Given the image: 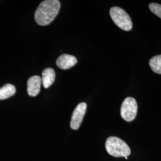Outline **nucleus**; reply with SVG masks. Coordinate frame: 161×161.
Masks as SVG:
<instances>
[{
    "label": "nucleus",
    "mask_w": 161,
    "mask_h": 161,
    "mask_svg": "<svg viewBox=\"0 0 161 161\" xmlns=\"http://www.w3.org/2000/svg\"><path fill=\"white\" fill-rule=\"evenodd\" d=\"M60 3L58 0H46L41 3L35 13V20L41 26L52 23L60 10Z\"/></svg>",
    "instance_id": "nucleus-1"
},
{
    "label": "nucleus",
    "mask_w": 161,
    "mask_h": 161,
    "mask_svg": "<svg viewBox=\"0 0 161 161\" xmlns=\"http://www.w3.org/2000/svg\"><path fill=\"white\" fill-rule=\"evenodd\" d=\"M105 147L108 153L114 157H125L131 154L128 145L121 138L109 137L106 140Z\"/></svg>",
    "instance_id": "nucleus-2"
},
{
    "label": "nucleus",
    "mask_w": 161,
    "mask_h": 161,
    "mask_svg": "<svg viewBox=\"0 0 161 161\" xmlns=\"http://www.w3.org/2000/svg\"><path fill=\"white\" fill-rule=\"evenodd\" d=\"M110 15L114 22L121 29L129 31L132 28V22L130 16L124 10L119 7H112Z\"/></svg>",
    "instance_id": "nucleus-3"
},
{
    "label": "nucleus",
    "mask_w": 161,
    "mask_h": 161,
    "mask_svg": "<svg viewBox=\"0 0 161 161\" xmlns=\"http://www.w3.org/2000/svg\"><path fill=\"white\" fill-rule=\"evenodd\" d=\"M138 106L134 98L127 97L122 102L121 108L122 118L127 122L133 121L137 114Z\"/></svg>",
    "instance_id": "nucleus-4"
},
{
    "label": "nucleus",
    "mask_w": 161,
    "mask_h": 161,
    "mask_svg": "<svg viewBox=\"0 0 161 161\" xmlns=\"http://www.w3.org/2000/svg\"><path fill=\"white\" fill-rule=\"evenodd\" d=\"M86 103H80L75 108L70 120V127L72 129L75 130L79 129L86 114Z\"/></svg>",
    "instance_id": "nucleus-5"
},
{
    "label": "nucleus",
    "mask_w": 161,
    "mask_h": 161,
    "mask_svg": "<svg viewBox=\"0 0 161 161\" xmlns=\"http://www.w3.org/2000/svg\"><path fill=\"white\" fill-rule=\"evenodd\" d=\"M42 80L40 76L35 75L29 78L27 82V92L30 96H37L41 90Z\"/></svg>",
    "instance_id": "nucleus-6"
},
{
    "label": "nucleus",
    "mask_w": 161,
    "mask_h": 161,
    "mask_svg": "<svg viewBox=\"0 0 161 161\" xmlns=\"http://www.w3.org/2000/svg\"><path fill=\"white\" fill-rule=\"evenodd\" d=\"M77 62V58L75 56L68 54H64L58 58L56 60V64L59 68L66 70L74 66Z\"/></svg>",
    "instance_id": "nucleus-7"
},
{
    "label": "nucleus",
    "mask_w": 161,
    "mask_h": 161,
    "mask_svg": "<svg viewBox=\"0 0 161 161\" xmlns=\"http://www.w3.org/2000/svg\"><path fill=\"white\" fill-rule=\"evenodd\" d=\"M56 74L54 69L48 68L44 69L42 73V84L46 88L52 86L55 80Z\"/></svg>",
    "instance_id": "nucleus-8"
},
{
    "label": "nucleus",
    "mask_w": 161,
    "mask_h": 161,
    "mask_svg": "<svg viewBox=\"0 0 161 161\" xmlns=\"http://www.w3.org/2000/svg\"><path fill=\"white\" fill-rule=\"evenodd\" d=\"M16 88L14 86L7 84L0 88V100H5L13 96L16 93Z\"/></svg>",
    "instance_id": "nucleus-9"
},
{
    "label": "nucleus",
    "mask_w": 161,
    "mask_h": 161,
    "mask_svg": "<svg viewBox=\"0 0 161 161\" xmlns=\"http://www.w3.org/2000/svg\"><path fill=\"white\" fill-rule=\"evenodd\" d=\"M152 70L158 74H161V55H158L152 58L149 61Z\"/></svg>",
    "instance_id": "nucleus-10"
},
{
    "label": "nucleus",
    "mask_w": 161,
    "mask_h": 161,
    "mask_svg": "<svg viewBox=\"0 0 161 161\" xmlns=\"http://www.w3.org/2000/svg\"><path fill=\"white\" fill-rule=\"evenodd\" d=\"M150 10L153 13L161 19V5L157 3H151L149 4Z\"/></svg>",
    "instance_id": "nucleus-11"
},
{
    "label": "nucleus",
    "mask_w": 161,
    "mask_h": 161,
    "mask_svg": "<svg viewBox=\"0 0 161 161\" xmlns=\"http://www.w3.org/2000/svg\"><path fill=\"white\" fill-rule=\"evenodd\" d=\"M125 159H128V156H125Z\"/></svg>",
    "instance_id": "nucleus-12"
}]
</instances>
